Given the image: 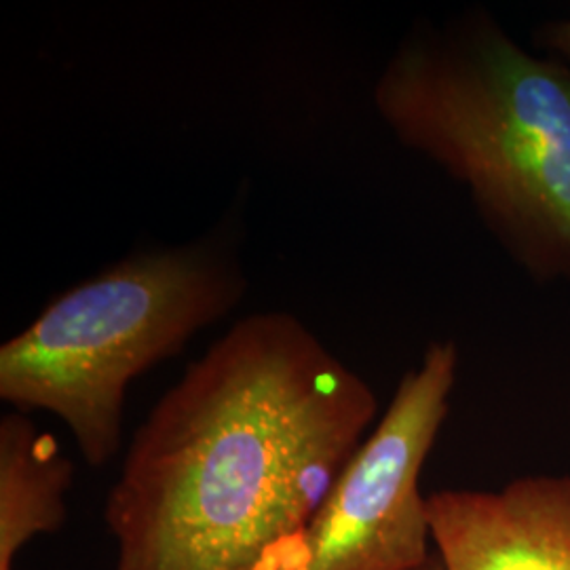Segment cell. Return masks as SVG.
Wrapping results in <instances>:
<instances>
[{
	"mask_svg": "<svg viewBox=\"0 0 570 570\" xmlns=\"http://www.w3.org/2000/svg\"><path fill=\"white\" fill-rule=\"evenodd\" d=\"M376 414L296 315L239 320L131 438L104 510L115 570H305L311 522Z\"/></svg>",
	"mask_w": 570,
	"mask_h": 570,
	"instance_id": "6da1fadb",
	"label": "cell"
},
{
	"mask_svg": "<svg viewBox=\"0 0 570 570\" xmlns=\"http://www.w3.org/2000/svg\"><path fill=\"white\" fill-rule=\"evenodd\" d=\"M395 140L468 190L530 279L570 284V66L482 11L400 42L372 91Z\"/></svg>",
	"mask_w": 570,
	"mask_h": 570,
	"instance_id": "7a4b0ae2",
	"label": "cell"
},
{
	"mask_svg": "<svg viewBox=\"0 0 570 570\" xmlns=\"http://www.w3.org/2000/svg\"><path fill=\"white\" fill-rule=\"evenodd\" d=\"M228 242L140 252L61 292L0 346V400L70 429L82 459L104 468L122 442L129 385L180 353L244 298Z\"/></svg>",
	"mask_w": 570,
	"mask_h": 570,
	"instance_id": "3957f363",
	"label": "cell"
},
{
	"mask_svg": "<svg viewBox=\"0 0 570 570\" xmlns=\"http://www.w3.org/2000/svg\"><path fill=\"white\" fill-rule=\"evenodd\" d=\"M459 348L433 341L407 370L315 513L305 570H421L431 553L421 473L449 419Z\"/></svg>",
	"mask_w": 570,
	"mask_h": 570,
	"instance_id": "277c9868",
	"label": "cell"
},
{
	"mask_svg": "<svg viewBox=\"0 0 570 570\" xmlns=\"http://www.w3.org/2000/svg\"><path fill=\"white\" fill-rule=\"evenodd\" d=\"M444 570H570V475H524L499 490L428 494Z\"/></svg>",
	"mask_w": 570,
	"mask_h": 570,
	"instance_id": "5b68a950",
	"label": "cell"
},
{
	"mask_svg": "<svg viewBox=\"0 0 570 570\" xmlns=\"http://www.w3.org/2000/svg\"><path fill=\"white\" fill-rule=\"evenodd\" d=\"M75 465L51 433L23 412L0 419V570L35 537L51 534L66 520V494Z\"/></svg>",
	"mask_w": 570,
	"mask_h": 570,
	"instance_id": "8992f818",
	"label": "cell"
},
{
	"mask_svg": "<svg viewBox=\"0 0 570 570\" xmlns=\"http://www.w3.org/2000/svg\"><path fill=\"white\" fill-rule=\"evenodd\" d=\"M541 45L550 51V56L570 66V18L553 21L541 30Z\"/></svg>",
	"mask_w": 570,
	"mask_h": 570,
	"instance_id": "52a82bcc",
	"label": "cell"
},
{
	"mask_svg": "<svg viewBox=\"0 0 570 570\" xmlns=\"http://www.w3.org/2000/svg\"><path fill=\"white\" fill-rule=\"evenodd\" d=\"M421 570H444L442 569V564H440V560H438V556H433V560L429 562L428 567L425 569Z\"/></svg>",
	"mask_w": 570,
	"mask_h": 570,
	"instance_id": "ba28073f",
	"label": "cell"
}]
</instances>
